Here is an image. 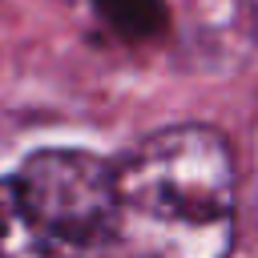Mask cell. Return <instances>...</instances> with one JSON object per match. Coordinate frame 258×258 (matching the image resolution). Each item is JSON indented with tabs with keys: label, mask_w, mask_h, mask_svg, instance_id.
I'll use <instances>...</instances> for the list:
<instances>
[{
	"label": "cell",
	"mask_w": 258,
	"mask_h": 258,
	"mask_svg": "<svg viewBox=\"0 0 258 258\" xmlns=\"http://www.w3.org/2000/svg\"><path fill=\"white\" fill-rule=\"evenodd\" d=\"M8 198L24 222L52 246L73 258L113 242L117 218V181L113 165L85 149H40L4 177Z\"/></svg>",
	"instance_id": "obj_2"
},
{
	"label": "cell",
	"mask_w": 258,
	"mask_h": 258,
	"mask_svg": "<svg viewBox=\"0 0 258 258\" xmlns=\"http://www.w3.org/2000/svg\"><path fill=\"white\" fill-rule=\"evenodd\" d=\"M113 242L125 258H230L238 177L222 133L173 125L145 137L121 165Z\"/></svg>",
	"instance_id": "obj_1"
},
{
	"label": "cell",
	"mask_w": 258,
	"mask_h": 258,
	"mask_svg": "<svg viewBox=\"0 0 258 258\" xmlns=\"http://www.w3.org/2000/svg\"><path fill=\"white\" fill-rule=\"evenodd\" d=\"M93 8L121 40H149L165 28L161 0H93Z\"/></svg>",
	"instance_id": "obj_4"
},
{
	"label": "cell",
	"mask_w": 258,
	"mask_h": 258,
	"mask_svg": "<svg viewBox=\"0 0 258 258\" xmlns=\"http://www.w3.org/2000/svg\"><path fill=\"white\" fill-rule=\"evenodd\" d=\"M0 258H73V254H64L60 246L44 242V238L24 222V214H20L16 202L8 198L4 177H0Z\"/></svg>",
	"instance_id": "obj_3"
}]
</instances>
